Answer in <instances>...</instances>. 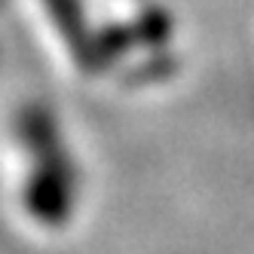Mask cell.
I'll return each instance as SVG.
<instances>
[{
	"label": "cell",
	"mask_w": 254,
	"mask_h": 254,
	"mask_svg": "<svg viewBox=\"0 0 254 254\" xmlns=\"http://www.w3.org/2000/svg\"><path fill=\"white\" fill-rule=\"evenodd\" d=\"M15 132L28 156V175L22 184L28 217L46 230L67 227L77 205V169L56 117L43 104H28L15 120Z\"/></svg>",
	"instance_id": "6da1fadb"
},
{
	"label": "cell",
	"mask_w": 254,
	"mask_h": 254,
	"mask_svg": "<svg viewBox=\"0 0 254 254\" xmlns=\"http://www.w3.org/2000/svg\"><path fill=\"white\" fill-rule=\"evenodd\" d=\"M52 22L59 25L62 37L70 49V56H74L83 67L95 70L101 64V46L98 40L92 37V31L86 28V19H83V6L80 0H43Z\"/></svg>",
	"instance_id": "7a4b0ae2"
}]
</instances>
